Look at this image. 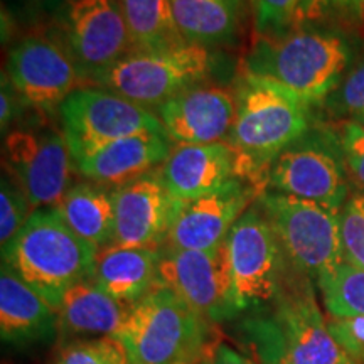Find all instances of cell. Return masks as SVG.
Here are the masks:
<instances>
[{
  "mask_svg": "<svg viewBox=\"0 0 364 364\" xmlns=\"http://www.w3.org/2000/svg\"><path fill=\"white\" fill-rule=\"evenodd\" d=\"M329 19L364 21V0H302L295 24Z\"/></svg>",
  "mask_w": 364,
  "mask_h": 364,
  "instance_id": "4dcf8cb0",
  "label": "cell"
},
{
  "mask_svg": "<svg viewBox=\"0 0 364 364\" xmlns=\"http://www.w3.org/2000/svg\"><path fill=\"white\" fill-rule=\"evenodd\" d=\"M240 336L255 364H356L332 338L312 280L294 268L275 302L243 318Z\"/></svg>",
  "mask_w": 364,
  "mask_h": 364,
  "instance_id": "6da1fadb",
  "label": "cell"
},
{
  "mask_svg": "<svg viewBox=\"0 0 364 364\" xmlns=\"http://www.w3.org/2000/svg\"><path fill=\"white\" fill-rule=\"evenodd\" d=\"M201 364H211V356H209V358L206 359V361H204V363H201Z\"/></svg>",
  "mask_w": 364,
  "mask_h": 364,
  "instance_id": "f35d334b",
  "label": "cell"
},
{
  "mask_svg": "<svg viewBox=\"0 0 364 364\" xmlns=\"http://www.w3.org/2000/svg\"><path fill=\"white\" fill-rule=\"evenodd\" d=\"M157 287L171 290L213 326L236 318L225 245L209 252L162 247Z\"/></svg>",
  "mask_w": 364,
  "mask_h": 364,
  "instance_id": "7c38bea8",
  "label": "cell"
},
{
  "mask_svg": "<svg viewBox=\"0 0 364 364\" xmlns=\"http://www.w3.org/2000/svg\"><path fill=\"white\" fill-rule=\"evenodd\" d=\"M162 248L110 247L100 250L93 280L120 302L134 304L157 287Z\"/></svg>",
  "mask_w": 364,
  "mask_h": 364,
  "instance_id": "7402d4cb",
  "label": "cell"
},
{
  "mask_svg": "<svg viewBox=\"0 0 364 364\" xmlns=\"http://www.w3.org/2000/svg\"><path fill=\"white\" fill-rule=\"evenodd\" d=\"M311 107L272 81L243 73L235 124L226 139L240 154L241 174L255 182V176L268 169L282 150L307 135Z\"/></svg>",
  "mask_w": 364,
  "mask_h": 364,
  "instance_id": "277c9868",
  "label": "cell"
},
{
  "mask_svg": "<svg viewBox=\"0 0 364 364\" xmlns=\"http://www.w3.org/2000/svg\"><path fill=\"white\" fill-rule=\"evenodd\" d=\"M31 2H34V4H39V6H44V7H48V9H51V7H56V6H63V4H68L70 2V0H31Z\"/></svg>",
  "mask_w": 364,
  "mask_h": 364,
  "instance_id": "8d00e7d4",
  "label": "cell"
},
{
  "mask_svg": "<svg viewBox=\"0 0 364 364\" xmlns=\"http://www.w3.org/2000/svg\"><path fill=\"white\" fill-rule=\"evenodd\" d=\"M21 97L17 95V91L14 90V86L9 81L7 75L4 73L2 75V93H0V129H2V134H6L9 127L16 118L17 107H19Z\"/></svg>",
  "mask_w": 364,
  "mask_h": 364,
  "instance_id": "e575fe53",
  "label": "cell"
},
{
  "mask_svg": "<svg viewBox=\"0 0 364 364\" xmlns=\"http://www.w3.org/2000/svg\"><path fill=\"white\" fill-rule=\"evenodd\" d=\"M326 108L338 118H356L364 115V56L344 75L329 97L326 98Z\"/></svg>",
  "mask_w": 364,
  "mask_h": 364,
  "instance_id": "f1b7e54d",
  "label": "cell"
},
{
  "mask_svg": "<svg viewBox=\"0 0 364 364\" xmlns=\"http://www.w3.org/2000/svg\"><path fill=\"white\" fill-rule=\"evenodd\" d=\"M302 0H253L255 29L260 36H279L295 21Z\"/></svg>",
  "mask_w": 364,
  "mask_h": 364,
  "instance_id": "1f68e13d",
  "label": "cell"
},
{
  "mask_svg": "<svg viewBox=\"0 0 364 364\" xmlns=\"http://www.w3.org/2000/svg\"><path fill=\"white\" fill-rule=\"evenodd\" d=\"M211 66L213 54L206 46L188 43L167 51L132 53L90 80L140 107H161L201 83Z\"/></svg>",
  "mask_w": 364,
  "mask_h": 364,
  "instance_id": "ba28073f",
  "label": "cell"
},
{
  "mask_svg": "<svg viewBox=\"0 0 364 364\" xmlns=\"http://www.w3.org/2000/svg\"><path fill=\"white\" fill-rule=\"evenodd\" d=\"M354 122H358L359 125L364 127V115H363V117H359V118H356V120H354Z\"/></svg>",
  "mask_w": 364,
  "mask_h": 364,
  "instance_id": "74e56055",
  "label": "cell"
},
{
  "mask_svg": "<svg viewBox=\"0 0 364 364\" xmlns=\"http://www.w3.org/2000/svg\"><path fill=\"white\" fill-rule=\"evenodd\" d=\"M98 248L80 238L53 208L34 211L2 248V263L58 309L63 295L80 282L91 280Z\"/></svg>",
  "mask_w": 364,
  "mask_h": 364,
  "instance_id": "3957f363",
  "label": "cell"
},
{
  "mask_svg": "<svg viewBox=\"0 0 364 364\" xmlns=\"http://www.w3.org/2000/svg\"><path fill=\"white\" fill-rule=\"evenodd\" d=\"M225 248L236 317L265 311L280 295L292 267L258 204L231 228Z\"/></svg>",
  "mask_w": 364,
  "mask_h": 364,
  "instance_id": "8992f818",
  "label": "cell"
},
{
  "mask_svg": "<svg viewBox=\"0 0 364 364\" xmlns=\"http://www.w3.org/2000/svg\"><path fill=\"white\" fill-rule=\"evenodd\" d=\"M0 334L9 344L27 346L58 336V311L17 277L7 263L0 270Z\"/></svg>",
  "mask_w": 364,
  "mask_h": 364,
  "instance_id": "ffe728a7",
  "label": "cell"
},
{
  "mask_svg": "<svg viewBox=\"0 0 364 364\" xmlns=\"http://www.w3.org/2000/svg\"><path fill=\"white\" fill-rule=\"evenodd\" d=\"M169 154V136L161 132H144L105 145L76 162V167L91 182L120 188L162 166Z\"/></svg>",
  "mask_w": 364,
  "mask_h": 364,
  "instance_id": "d6986e66",
  "label": "cell"
},
{
  "mask_svg": "<svg viewBox=\"0 0 364 364\" xmlns=\"http://www.w3.org/2000/svg\"><path fill=\"white\" fill-rule=\"evenodd\" d=\"M336 136L343 152L344 164L351 171L354 179L364 188V127L354 120H346L339 125Z\"/></svg>",
  "mask_w": 364,
  "mask_h": 364,
  "instance_id": "d6a6232c",
  "label": "cell"
},
{
  "mask_svg": "<svg viewBox=\"0 0 364 364\" xmlns=\"http://www.w3.org/2000/svg\"><path fill=\"white\" fill-rule=\"evenodd\" d=\"M33 215L26 196L17 188L11 177L2 176V189H0V243L7 247L14 236L21 231L29 216Z\"/></svg>",
  "mask_w": 364,
  "mask_h": 364,
  "instance_id": "f546056e",
  "label": "cell"
},
{
  "mask_svg": "<svg viewBox=\"0 0 364 364\" xmlns=\"http://www.w3.org/2000/svg\"><path fill=\"white\" fill-rule=\"evenodd\" d=\"M7 78L26 103L41 112H53L78 90L80 70L58 43L33 36L11 49Z\"/></svg>",
  "mask_w": 364,
  "mask_h": 364,
  "instance_id": "9a60e30c",
  "label": "cell"
},
{
  "mask_svg": "<svg viewBox=\"0 0 364 364\" xmlns=\"http://www.w3.org/2000/svg\"><path fill=\"white\" fill-rule=\"evenodd\" d=\"M260 194L255 182H245L235 177L215 193L176 204L164 247L194 252L220 248L225 245L231 228Z\"/></svg>",
  "mask_w": 364,
  "mask_h": 364,
  "instance_id": "5bb4252c",
  "label": "cell"
},
{
  "mask_svg": "<svg viewBox=\"0 0 364 364\" xmlns=\"http://www.w3.org/2000/svg\"><path fill=\"white\" fill-rule=\"evenodd\" d=\"M258 206L270 221L287 262L317 282L343 265L339 213L282 193H262Z\"/></svg>",
  "mask_w": 364,
  "mask_h": 364,
  "instance_id": "52a82bcc",
  "label": "cell"
},
{
  "mask_svg": "<svg viewBox=\"0 0 364 364\" xmlns=\"http://www.w3.org/2000/svg\"><path fill=\"white\" fill-rule=\"evenodd\" d=\"M353 59L348 39L332 31L300 29L260 36L243 61V73L268 80L309 105L324 103Z\"/></svg>",
  "mask_w": 364,
  "mask_h": 364,
  "instance_id": "7a4b0ae2",
  "label": "cell"
},
{
  "mask_svg": "<svg viewBox=\"0 0 364 364\" xmlns=\"http://www.w3.org/2000/svg\"><path fill=\"white\" fill-rule=\"evenodd\" d=\"M267 184L275 193L341 211L348 184L338 136L304 135L289 145L268 166Z\"/></svg>",
  "mask_w": 364,
  "mask_h": 364,
  "instance_id": "30bf717a",
  "label": "cell"
},
{
  "mask_svg": "<svg viewBox=\"0 0 364 364\" xmlns=\"http://www.w3.org/2000/svg\"><path fill=\"white\" fill-rule=\"evenodd\" d=\"M117 338L140 364H201L216 346L211 322L162 287L130 307Z\"/></svg>",
  "mask_w": 364,
  "mask_h": 364,
  "instance_id": "5b68a950",
  "label": "cell"
},
{
  "mask_svg": "<svg viewBox=\"0 0 364 364\" xmlns=\"http://www.w3.org/2000/svg\"><path fill=\"white\" fill-rule=\"evenodd\" d=\"M53 209L80 238L95 248L103 250L112 245L115 208L110 191L93 184L73 186Z\"/></svg>",
  "mask_w": 364,
  "mask_h": 364,
  "instance_id": "603a6c76",
  "label": "cell"
},
{
  "mask_svg": "<svg viewBox=\"0 0 364 364\" xmlns=\"http://www.w3.org/2000/svg\"><path fill=\"white\" fill-rule=\"evenodd\" d=\"M329 317H364V270L343 263L317 282Z\"/></svg>",
  "mask_w": 364,
  "mask_h": 364,
  "instance_id": "484cf974",
  "label": "cell"
},
{
  "mask_svg": "<svg viewBox=\"0 0 364 364\" xmlns=\"http://www.w3.org/2000/svg\"><path fill=\"white\" fill-rule=\"evenodd\" d=\"M211 364H255L252 359L235 351L231 346L218 343L211 351Z\"/></svg>",
  "mask_w": 364,
  "mask_h": 364,
  "instance_id": "d590c367",
  "label": "cell"
},
{
  "mask_svg": "<svg viewBox=\"0 0 364 364\" xmlns=\"http://www.w3.org/2000/svg\"><path fill=\"white\" fill-rule=\"evenodd\" d=\"M161 174L176 204L215 193L241 174V157L228 142L176 145Z\"/></svg>",
  "mask_w": 364,
  "mask_h": 364,
  "instance_id": "ac0fdd59",
  "label": "cell"
},
{
  "mask_svg": "<svg viewBox=\"0 0 364 364\" xmlns=\"http://www.w3.org/2000/svg\"><path fill=\"white\" fill-rule=\"evenodd\" d=\"M59 112L75 162L125 136L144 132L166 134L156 113L108 90H75Z\"/></svg>",
  "mask_w": 364,
  "mask_h": 364,
  "instance_id": "9c48e42d",
  "label": "cell"
},
{
  "mask_svg": "<svg viewBox=\"0 0 364 364\" xmlns=\"http://www.w3.org/2000/svg\"><path fill=\"white\" fill-rule=\"evenodd\" d=\"M332 338L356 364H364V317H329Z\"/></svg>",
  "mask_w": 364,
  "mask_h": 364,
  "instance_id": "836d02e7",
  "label": "cell"
},
{
  "mask_svg": "<svg viewBox=\"0 0 364 364\" xmlns=\"http://www.w3.org/2000/svg\"><path fill=\"white\" fill-rule=\"evenodd\" d=\"M129 304L113 299L110 294L85 280L73 285L58 306V339L61 344L76 339L117 338L130 311Z\"/></svg>",
  "mask_w": 364,
  "mask_h": 364,
  "instance_id": "44dd1931",
  "label": "cell"
},
{
  "mask_svg": "<svg viewBox=\"0 0 364 364\" xmlns=\"http://www.w3.org/2000/svg\"><path fill=\"white\" fill-rule=\"evenodd\" d=\"M176 24L191 44L211 46L233 39L243 0H171Z\"/></svg>",
  "mask_w": 364,
  "mask_h": 364,
  "instance_id": "cb8c5ba5",
  "label": "cell"
},
{
  "mask_svg": "<svg viewBox=\"0 0 364 364\" xmlns=\"http://www.w3.org/2000/svg\"><path fill=\"white\" fill-rule=\"evenodd\" d=\"M134 53L167 51L188 44L176 24L171 0H118Z\"/></svg>",
  "mask_w": 364,
  "mask_h": 364,
  "instance_id": "d4e9b609",
  "label": "cell"
},
{
  "mask_svg": "<svg viewBox=\"0 0 364 364\" xmlns=\"http://www.w3.org/2000/svg\"><path fill=\"white\" fill-rule=\"evenodd\" d=\"M157 117L177 145L223 142L233 129L236 97L223 86L199 83L162 103Z\"/></svg>",
  "mask_w": 364,
  "mask_h": 364,
  "instance_id": "e0dca14e",
  "label": "cell"
},
{
  "mask_svg": "<svg viewBox=\"0 0 364 364\" xmlns=\"http://www.w3.org/2000/svg\"><path fill=\"white\" fill-rule=\"evenodd\" d=\"M70 56L85 78L102 73L134 53L118 0H70L65 12Z\"/></svg>",
  "mask_w": 364,
  "mask_h": 364,
  "instance_id": "4fadbf2b",
  "label": "cell"
},
{
  "mask_svg": "<svg viewBox=\"0 0 364 364\" xmlns=\"http://www.w3.org/2000/svg\"><path fill=\"white\" fill-rule=\"evenodd\" d=\"M341 248L344 263L364 270V196L354 194L339 213Z\"/></svg>",
  "mask_w": 364,
  "mask_h": 364,
  "instance_id": "83f0119b",
  "label": "cell"
},
{
  "mask_svg": "<svg viewBox=\"0 0 364 364\" xmlns=\"http://www.w3.org/2000/svg\"><path fill=\"white\" fill-rule=\"evenodd\" d=\"M113 194L115 231L112 245L125 248H162L176 203L164 184L161 169L120 186Z\"/></svg>",
  "mask_w": 364,
  "mask_h": 364,
  "instance_id": "2e32d148",
  "label": "cell"
},
{
  "mask_svg": "<svg viewBox=\"0 0 364 364\" xmlns=\"http://www.w3.org/2000/svg\"><path fill=\"white\" fill-rule=\"evenodd\" d=\"M51 364H130V354L120 339L103 336L61 344Z\"/></svg>",
  "mask_w": 364,
  "mask_h": 364,
  "instance_id": "4316f807",
  "label": "cell"
},
{
  "mask_svg": "<svg viewBox=\"0 0 364 364\" xmlns=\"http://www.w3.org/2000/svg\"><path fill=\"white\" fill-rule=\"evenodd\" d=\"M71 150L53 130H12L4 140V174L16 182L31 209L53 208L70 189Z\"/></svg>",
  "mask_w": 364,
  "mask_h": 364,
  "instance_id": "8fae6325",
  "label": "cell"
},
{
  "mask_svg": "<svg viewBox=\"0 0 364 364\" xmlns=\"http://www.w3.org/2000/svg\"><path fill=\"white\" fill-rule=\"evenodd\" d=\"M363 24H364V21H363Z\"/></svg>",
  "mask_w": 364,
  "mask_h": 364,
  "instance_id": "b9f144b4",
  "label": "cell"
},
{
  "mask_svg": "<svg viewBox=\"0 0 364 364\" xmlns=\"http://www.w3.org/2000/svg\"><path fill=\"white\" fill-rule=\"evenodd\" d=\"M130 364H140V363H136V361H134V359L130 358Z\"/></svg>",
  "mask_w": 364,
  "mask_h": 364,
  "instance_id": "ab89813d",
  "label": "cell"
},
{
  "mask_svg": "<svg viewBox=\"0 0 364 364\" xmlns=\"http://www.w3.org/2000/svg\"><path fill=\"white\" fill-rule=\"evenodd\" d=\"M250 2H252V4H253V0H250Z\"/></svg>",
  "mask_w": 364,
  "mask_h": 364,
  "instance_id": "60d3db41",
  "label": "cell"
}]
</instances>
